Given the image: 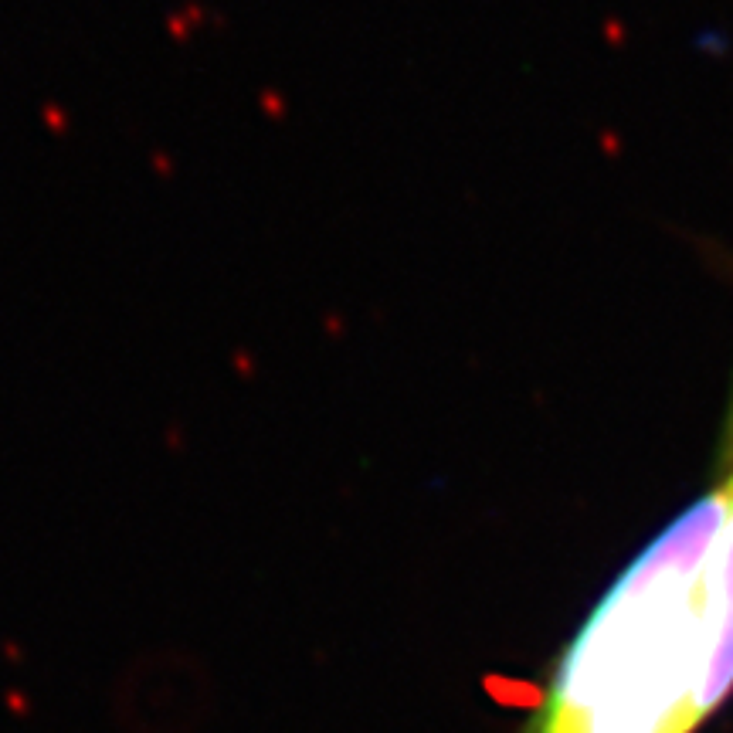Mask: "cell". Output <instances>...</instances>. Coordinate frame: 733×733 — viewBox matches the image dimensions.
<instances>
[{
    "label": "cell",
    "mask_w": 733,
    "mask_h": 733,
    "mask_svg": "<svg viewBox=\"0 0 733 733\" xmlns=\"http://www.w3.org/2000/svg\"><path fill=\"white\" fill-rule=\"evenodd\" d=\"M733 693V387L710 486L560 655L523 733H696Z\"/></svg>",
    "instance_id": "1"
}]
</instances>
